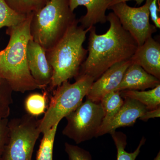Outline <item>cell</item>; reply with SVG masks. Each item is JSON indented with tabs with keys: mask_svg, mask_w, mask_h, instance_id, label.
I'll list each match as a JSON object with an SVG mask.
<instances>
[{
	"mask_svg": "<svg viewBox=\"0 0 160 160\" xmlns=\"http://www.w3.org/2000/svg\"><path fill=\"white\" fill-rule=\"evenodd\" d=\"M104 112L102 126L109 123L118 112L124 103L120 91H113L105 95L100 102Z\"/></svg>",
	"mask_w": 160,
	"mask_h": 160,
	"instance_id": "16",
	"label": "cell"
},
{
	"mask_svg": "<svg viewBox=\"0 0 160 160\" xmlns=\"http://www.w3.org/2000/svg\"><path fill=\"white\" fill-rule=\"evenodd\" d=\"M74 83L63 82L57 87L49 106L40 120L39 129L44 133L56 123H60L83 102L95 80L88 75H79Z\"/></svg>",
	"mask_w": 160,
	"mask_h": 160,
	"instance_id": "5",
	"label": "cell"
},
{
	"mask_svg": "<svg viewBox=\"0 0 160 160\" xmlns=\"http://www.w3.org/2000/svg\"><path fill=\"white\" fill-rule=\"evenodd\" d=\"M129 1H135L136 2L137 4H138V5H140L142 4L143 2L146 1V0H113L112 2L111 5L109 6V7L112 6V5H115V4H118V3L123 2H126Z\"/></svg>",
	"mask_w": 160,
	"mask_h": 160,
	"instance_id": "27",
	"label": "cell"
},
{
	"mask_svg": "<svg viewBox=\"0 0 160 160\" xmlns=\"http://www.w3.org/2000/svg\"><path fill=\"white\" fill-rule=\"evenodd\" d=\"M160 117V106L156 109L148 110L140 118V119L146 122L149 119L159 118Z\"/></svg>",
	"mask_w": 160,
	"mask_h": 160,
	"instance_id": "26",
	"label": "cell"
},
{
	"mask_svg": "<svg viewBox=\"0 0 160 160\" xmlns=\"http://www.w3.org/2000/svg\"><path fill=\"white\" fill-rule=\"evenodd\" d=\"M122 98H130L138 101L152 110L160 106V85L148 91L125 90L120 91Z\"/></svg>",
	"mask_w": 160,
	"mask_h": 160,
	"instance_id": "15",
	"label": "cell"
},
{
	"mask_svg": "<svg viewBox=\"0 0 160 160\" xmlns=\"http://www.w3.org/2000/svg\"><path fill=\"white\" fill-rule=\"evenodd\" d=\"M65 149L69 160H92L89 152L79 146L66 142Z\"/></svg>",
	"mask_w": 160,
	"mask_h": 160,
	"instance_id": "23",
	"label": "cell"
},
{
	"mask_svg": "<svg viewBox=\"0 0 160 160\" xmlns=\"http://www.w3.org/2000/svg\"><path fill=\"white\" fill-rule=\"evenodd\" d=\"M8 118L0 121V160H3V155L8 138Z\"/></svg>",
	"mask_w": 160,
	"mask_h": 160,
	"instance_id": "24",
	"label": "cell"
},
{
	"mask_svg": "<svg viewBox=\"0 0 160 160\" xmlns=\"http://www.w3.org/2000/svg\"><path fill=\"white\" fill-rule=\"evenodd\" d=\"M77 20L69 0H50L32 14L30 26L32 39L49 51Z\"/></svg>",
	"mask_w": 160,
	"mask_h": 160,
	"instance_id": "4",
	"label": "cell"
},
{
	"mask_svg": "<svg viewBox=\"0 0 160 160\" xmlns=\"http://www.w3.org/2000/svg\"><path fill=\"white\" fill-rule=\"evenodd\" d=\"M28 67L31 75L40 89L50 85L53 70L46 57V51L32 39L27 47Z\"/></svg>",
	"mask_w": 160,
	"mask_h": 160,
	"instance_id": "9",
	"label": "cell"
},
{
	"mask_svg": "<svg viewBox=\"0 0 160 160\" xmlns=\"http://www.w3.org/2000/svg\"><path fill=\"white\" fill-rule=\"evenodd\" d=\"M28 15L18 13L9 7L4 0H0V29L17 26L26 19Z\"/></svg>",
	"mask_w": 160,
	"mask_h": 160,
	"instance_id": "19",
	"label": "cell"
},
{
	"mask_svg": "<svg viewBox=\"0 0 160 160\" xmlns=\"http://www.w3.org/2000/svg\"><path fill=\"white\" fill-rule=\"evenodd\" d=\"M104 116L100 102L86 98L66 117L67 123L62 134L77 144L97 138Z\"/></svg>",
	"mask_w": 160,
	"mask_h": 160,
	"instance_id": "7",
	"label": "cell"
},
{
	"mask_svg": "<svg viewBox=\"0 0 160 160\" xmlns=\"http://www.w3.org/2000/svg\"><path fill=\"white\" fill-rule=\"evenodd\" d=\"M40 120L29 114L9 121L8 138L3 160H32L41 132Z\"/></svg>",
	"mask_w": 160,
	"mask_h": 160,
	"instance_id": "6",
	"label": "cell"
},
{
	"mask_svg": "<svg viewBox=\"0 0 160 160\" xmlns=\"http://www.w3.org/2000/svg\"><path fill=\"white\" fill-rule=\"evenodd\" d=\"M78 24L77 20L58 42L46 52L47 59L53 70L49 85L51 90L65 81L77 78L81 66L86 58L88 50L83 45L91 27L85 29Z\"/></svg>",
	"mask_w": 160,
	"mask_h": 160,
	"instance_id": "3",
	"label": "cell"
},
{
	"mask_svg": "<svg viewBox=\"0 0 160 160\" xmlns=\"http://www.w3.org/2000/svg\"><path fill=\"white\" fill-rule=\"evenodd\" d=\"M50 0H4L12 9L20 14L33 13L44 7Z\"/></svg>",
	"mask_w": 160,
	"mask_h": 160,
	"instance_id": "20",
	"label": "cell"
},
{
	"mask_svg": "<svg viewBox=\"0 0 160 160\" xmlns=\"http://www.w3.org/2000/svg\"><path fill=\"white\" fill-rule=\"evenodd\" d=\"M160 85V79L148 73L141 66L131 63L115 91L145 90Z\"/></svg>",
	"mask_w": 160,
	"mask_h": 160,
	"instance_id": "14",
	"label": "cell"
},
{
	"mask_svg": "<svg viewBox=\"0 0 160 160\" xmlns=\"http://www.w3.org/2000/svg\"><path fill=\"white\" fill-rule=\"evenodd\" d=\"M46 93H33L25 100V108L27 113L33 117L45 113L46 109Z\"/></svg>",
	"mask_w": 160,
	"mask_h": 160,
	"instance_id": "21",
	"label": "cell"
},
{
	"mask_svg": "<svg viewBox=\"0 0 160 160\" xmlns=\"http://www.w3.org/2000/svg\"><path fill=\"white\" fill-rule=\"evenodd\" d=\"M130 60L131 63L138 65L160 79V44L152 37L138 46Z\"/></svg>",
	"mask_w": 160,
	"mask_h": 160,
	"instance_id": "12",
	"label": "cell"
},
{
	"mask_svg": "<svg viewBox=\"0 0 160 160\" xmlns=\"http://www.w3.org/2000/svg\"><path fill=\"white\" fill-rule=\"evenodd\" d=\"M117 149V160H135L139 154L142 146L146 142V139L143 137L138 148L133 152H128L125 150L127 145V137L121 132L114 131L110 133Z\"/></svg>",
	"mask_w": 160,
	"mask_h": 160,
	"instance_id": "17",
	"label": "cell"
},
{
	"mask_svg": "<svg viewBox=\"0 0 160 160\" xmlns=\"http://www.w3.org/2000/svg\"><path fill=\"white\" fill-rule=\"evenodd\" d=\"M160 0H152L149 6V16L151 17L152 21L156 28H160V18L159 16L160 9Z\"/></svg>",
	"mask_w": 160,
	"mask_h": 160,
	"instance_id": "25",
	"label": "cell"
},
{
	"mask_svg": "<svg viewBox=\"0 0 160 160\" xmlns=\"http://www.w3.org/2000/svg\"><path fill=\"white\" fill-rule=\"evenodd\" d=\"M113 0H69L72 11L79 6L86 7L87 12L78 20L84 29L91 28L98 23L104 24L107 22L106 11Z\"/></svg>",
	"mask_w": 160,
	"mask_h": 160,
	"instance_id": "13",
	"label": "cell"
},
{
	"mask_svg": "<svg viewBox=\"0 0 160 160\" xmlns=\"http://www.w3.org/2000/svg\"><path fill=\"white\" fill-rule=\"evenodd\" d=\"M153 160H160V152H159L158 153L156 157Z\"/></svg>",
	"mask_w": 160,
	"mask_h": 160,
	"instance_id": "28",
	"label": "cell"
},
{
	"mask_svg": "<svg viewBox=\"0 0 160 160\" xmlns=\"http://www.w3.org/2000/svg\"><path fill=\"white\" fill-rule=\"evenodd\" d=\"M1 52H0V59H1Z\"/></svg>",
	"mask_w": 160,
	"mask_h": 160,
	"instance_id": "29",
	"label": "cell"
},
{
	"mask_svg": "<svg viewBox=\"0 0 160 160\" xmlns=\"http://www.w3.org/2000/svg\"><path fill=\"white\" fill-rule=\"evenodd\" d=\"M147 110L146 106L138 101L124 98V103L119 111L109 123L100 127L97 137L111 133L120 127L133 126Z\"/></svg>",
	"mask_w": 160,
	"mask_h": 160,
	"instance_id": "11",
	"label": "cell"
},
{
	"mask_svg": "<svg viewBox=\"0 0 160 160\" xmlns=\"http://www.w3.org/2000/svg\"><path fill=\"white\" fill-rule=\"evenodd\" d=\"M107 21L110 26L104 34H98L94 26L90 28L88 55L79 75H88L96 81L111 66L130 59L137 49L136 41L123 28L113 12L107 15Z\"/></svg>",
	"mask_w": 160,
	"mask_h": 160,
	"instance_id": "1",
	"label": "cell"
},
{
	"mask_svg": "<svg viewBox=\"0 0 160 160\" xmlns=\"http://www.w3.org/2000/svg\"><path fill=\"white\" fill-rule=\"evenodd\" d=\"M59 123H57L43 133L36 160H53L55 138Z\"/></svg>",
	"mask_w": 160,
	"mask_h": 160,
	"instance_id": "18",
	"label": "cell"
},
{
	"mask_svg": "<svg viewBox=\"0 0 160 160\" xmlns=\"http://www.w3.org/2000/svg\"><path fill=\"white\" fill-rule=\"evenodd\" d=\"M12 92L6 80L0 78V121L8 118L10 115Z\"/></svg>",
	"mask_w": 160,
	"mask_h": 160,
	"instance_id": "22",
	"label": "cell"
},
{
	"mask_svg": "<svg viewBox=\"0 0 160 160\" xmlns=\"http://www.w3.org/2000/svg\"><path fill=\"white\" fill-rule=\"evenodd\" d=\"M152 1L146 0L145 4L139 7H132L123 2L108 9L113 11L123 28L130 33L138 46L157 31L156 26L149 22V6Z\"/></svg>",
	"mask_w": 160,
	"mask_h": 160,
	"instance_id": "8",
	"label": "cell"
},
{
	"mask_svg": "<svg viewBox=\"0 0 160 160\" xmlns=\"http://www.w3.org/2000/svg\"><path fill=\"white\" fill-rule=\"evenodd\" d=\"M131 64L129 59L118 63L107 69L92 83L86 96V98L95 102H100L105 95L115 91Z\"/></svg>",
	"mask_w": 160,
	"mask_h": 160,
	"instance_id": "10",
	"label": "cell"
},
{
	"mask_svg": "<svg viewBox=\"0 0 160 160\" xmlns=\"http://www.w3.org/2000/svg\"><path fill=\"white\" fill-rule=\"evenodd\" d=\"M32 14H28L17 26L8 28L9 43L1 52L0 78L6 80L13 91L22 93L40 89L31 75L27 62V45L32 39L30 26Z\"/></svg>",
	"mask_w": 160,
	"mask_h": 160,
	"instance_id": "2",
	"label": "cell"
}]
</instances>
